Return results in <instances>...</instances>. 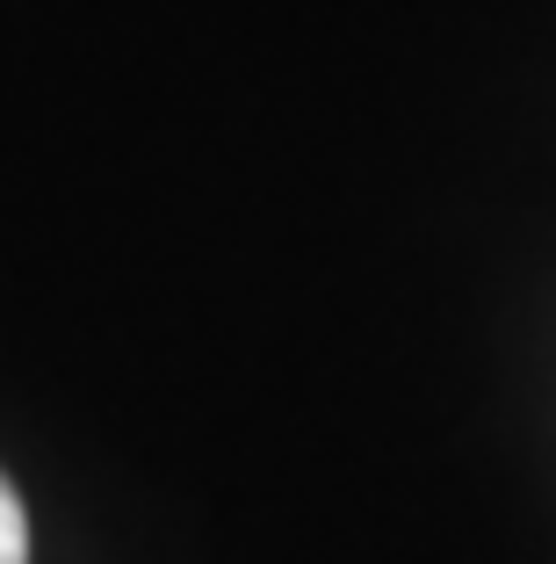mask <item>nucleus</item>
<instances>
[{"instance_id": "f257e3e1", "label": "nucleus", "mask_w": 556, "mask_h": 564, "mask_svg": "<svg viewBox=\"0 0 556 564\" xmlns=\"http://www.w3.org/2000/svg\"><path fill=\"white\" fill-rule=\"evenodd\" d=\"M0 564H30V521H22V499L8 478H0Z\"/></svg>"}]
</instances>
